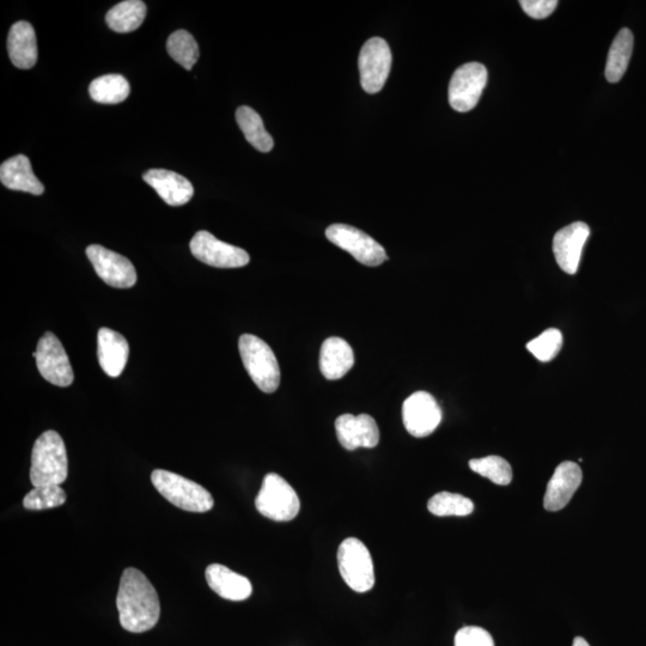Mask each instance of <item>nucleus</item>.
I'll return each mask as SVG.
<instances>
[{
  "label": "nucleus",
  "mask_w": 646,
  "mask_h": 646,
  "mask_svg": "<svg viewBox=\"0 0 646 646\" xmlns=\"http://www.w3.org/2000/svg\"><path fill=\"white\" fill-rule=\"evenodd\" d=\"M117 607L121 626L132 633L154 629L161 617L160 599L148 578L134 568L124 571L119 585Z\"/></svg>",
  "instance_id": "1"
},
{
  "label": "nucleus",
  "mask_w": 646,
  "mask_h": 646,
  "mask_svg": "<svg viewBox=\"0 0 646 646\" xmlns=\"http://www.w3.org/2000/svg\"><path fill=\"white\" fill-rule=\"evenodd\" d=\"M69 474L66 447L57 431L48 430L36 440L30 481L35 487L62 485Z\"/></svg>",
  "instance_id": "2"
},
{
  "label": "nucleus",
  "mask_w": 646,
  "mask_h": 646,
  "mask_svg": "<svg viewBox=\"0 0 646 646\" xmlns=\"http://www.w3.org/2000/svg\"><path fill=\"white\" fill-rule=\"evenodd\" d=\"M151 481L155 489L176 508L190 513H207L215 504L209 491L179 474L156 469L151 474Z\"/></svg>",
  "instance_id": "3"
},
{
  "label": "nucleus",
  "mask_w": 646,
  "mask_h": 646,
  "mask_svg": "<svg viewBox=\"0 0 646 646\" xmlns=\"http://www.w3.org/2000/svg\"><path fill=\"white\" fill-rule=\"evenodd\" d=\"M242 363L252 381L264 393H274L280 385V368L276 355L264 340L243 334L239 340Z\"/></svg>",
  "instance_id": "4"
},
{
  "label": "nucleus",
  "mask_w": 646,
  "mask_h": 646,
  "mask_svg": "<svg viewBox=\"0 0 646 646\" xmlns=\"http://www.w3.org/2000/svg\"><path fill=\"white\" fill-rule=\"evenodd\" d=\"M255 507L272 521L288 522L300 513L301 502L294 487L276 473L267 474L255 499Z\"/></svg>",
  "instance_id": "5"
},
{
  "label": "nucleus",
  "mask_w": 646,
  "mask_h": 646,
  "mask_svg": "<svg viewBox=\"0 0 646 646\" xmlns=\"http://www.w3.org/2000/svg\"><path fill=\"white\" fill-rule=\"evenodd\" d=\"M341 577L356 593H367L374 588L373 558L361 540L349 538L341 542L338 550Z\"/></svg>",
  "instance_id": "6"
},
{
  "label": "nucleus",
  "mask_w": 646,
  "mask_h": 646,
  "mask_svg": "<svg viewBox=\"0 0 646 646\" xmlns=\"http://www.w3.org/2000/svg\"><path fill=\"white\" fill-rule=\"evenodd\" d=\"M326 236L333 245L350 253L365 266H380L388 259L385 248L379 242L351 225L333 224L327 228Z\"/></svg>",
  "instance_id": "7"
},
{
  "label": "nucleus",
  "mask_w": 646,
  "mask_h": 646,
  "mask_svg": "<svg viewBox=\"0 0 646 646\" xmlns=\"http://www.w3.org/2000/svg\"><path fill=\"white\" fill-rule=\"evenodd\" d=\"M36 367L44 379L54 386L69 387L75 380L69 356L60 340L52 332H47L39 340L36 352Z\"/></svg>",
  "instance_id": "8"
},
{
  "label": "nucleus",
  "mask_w": 646,
  "mask_h": 646,
  "mask_svg": "<svg viewBox=\"0 0 646 646\" xmlns=\"http://www.w3.org/2000/svg\"><path fill=\"white\" fill-rule=\"evenodd\" d=\"M487 84L483 64L468 63L454 72L449 84V103L456 112L466 113L478 105Z\"/></svg>",
  "instance_id": "9"
},
{
  "label": "nucleus",
  "mask_w": 646,
  "mask_h": 646,
  "mask_svg": "<svg viewBox=\"0 0 646 646\" xmlns=\"http://www.w3.org/2000/svg\"><path fill=\"white\" fill-rule=\"evenodd\" d=\"M362 87L368 94L379 93L385 87L392 67V52L387 42L373 38L365 42L358 59Z\"/></svg>",
  "instance_id": "10"
},
{
  "label": "nucleus",
  "mask_w": 646,
  "mask_h": 646,
  "mask_svg": "<svg viewBox=\"0 0 646 646\" xmlns=\"http://www.w3.org/2000/svg\"><path fill=\"white\" fill-rule=\"evenodd\" d=\"M87 257L97 276L113 288L130 289L137 283V271L132 262L100 245L87 248Z\"/></svg>",
  "instance_id": "11"
},
{
  "label": "nucleus",
  "mask_w": 646,
  "mask_h": 646,
  "mask_svg": "<svg viewBox=\"0 0 646 646\" xmlns=\"http://www.w3.org/2000/svg\"><path fill=\"white\" fill-rule=\"evenodd\" d=\"M194 258L217 268H239L249 264V254L242 248L216 239L209 231H198L190 243Z\"/></svg>",
  "instance_id": "12"
},
{
  "label": "nucleus",
  "mask_w": 646,
  "mask_h": 646,
  "mask_svg": "<svg viewBox=\"0 0 646 646\" xmlns=\"http://www.w3.org/2000/svg\"><path fill=\"white\" fill-rule=\"evenodd\" d=\"M402 420L408 434L413 437H428L442 422V410L428 392H417L408 396L402 406Z\"/></svg>",
  "instance_id": "13"
},
{
  "label": "nucleus",
  "mask_w": 646,
  "mask_h": 646,
  "mask_svg": "<svg viewBox=\"0 0 646 646\" xmlns=\"http://www.w3.org/2000/svg\"><path fill=\"white\" fill-rule=\"evenodd\" d=\"M338 441L346 450L375 448L380 442V429L369 414H343L335 420Z\"/></svg>",
  "instance_id": "14"
},
{
  "label": "nucleus",
  "mask_w": 646,
  "mask_h": 646,
  "mask_svg": "<svg viewBox=\"0 0 646 646\" xmlns=\"http://www.w3.org/2000/svg\"><path fill=\"white\" fill-rule=\"evenodd\" d=\"M588 224L576 222L559 230L553 239V253L562 270L576 274L582 258L585 242L589 239Z\"/></svg>",
  "instance_id": "15"
},
{
  "label": "nucleus",
  "mask_w": 646,
  "mask_h": 646,
  "mask_svg": "<svg viewBox=\"0 0 646 646\" xmlns=\"http://www.w3.org/2000/svg\"><path fill=\"white\" fill-rule=\"evenodd\" d=\"M583 473L575 462L560 463L552 475L544 498V507L548 511H559L566 507L581 486Z\"/></svg>",
  "instance_id": "16"
},
{
  "label": "nucleus",
  "mask_w": 646,
  "mask_h": 646,
  "mask_svg": "<svg viewBox=\"0 0 646 646\" xmlns=\"http://www.w3.org/2000/svg\"><path fill=\"white\" fill-rule=\"evenodd\" d=\"M97 356L102 370L117 379L129 361L130 345L123 334L103 327L97 334Z\"/></svg>",
  "instance_id": "17"
},
{
  "label": "nucleus",
  "mask_w": 646,
  "mask_h": 646,
  "mask_svg": "<svg viewBox=\"0 0 646 646\" xmlns=\"http://www.w3.org/2000/svg\"><path fill=\"white\" fill-rule=\"evenodd\" d=\"M143 179L169 206H182L193 197L194 188L184 176L166 169H151Z\"/></svg>",
  "instance_id": "18"
},
{
  "label": "nucleus",
  "mask_w": 646,
  "mask_h": 646,
  "mask_svg": "<svg viewBox=\"0 0 646 646\" xmlns=\"http://www.w3.org/2000/svg\"><path fill=\"white\" fill-rule=\"evenodd\" d=\"M205 577L209 587L225 600L245 601L253 593L251 581L245 576L236 574L227 566L211 564L207 566Z\"/></svg>",
  "instance_id": "19"
},
{
  "label": "nucleus",
  "mask_w": 646,
  "mask_h": 646,
  "mask_svg": "<svg viewBox=\"0 0 646 646\" xmlns=\"http://www.w3.org/2000/svg\"><path fill=\"white\" fill-rule=\"evenodd\" d=\"M355 364L352 347L344 339L332 337L323 341L320 369L327 380L343 379Z\"/></svg>",
  "instance_id": "20"
},
{
  "label": "nucleus",
  "mask_w": 646,
  "mask_h": 646,
  "mask_svg": "<svg viewBox=\"0 0 646 646\" xmlns=\"http://www.w3.org/2000/svg\"><path fill=\"white\" fill-rule=\"evenodd\" d=\"M0 181L12 191H22L34 195L45 193V186L36 178L32 163L24 155L9 158L0 167Z\"/></svg>",
  "instance_id": "21"
},
{
  "label": "nucleus",
  "mask_w": 646,
  "mask_h": 646,
  "mask_svg": "<svg viewBox=\"0 0 646 646\" xmlns=\"http://www.w3.org/2000/svg\"><path fill=\"white\" fill-rule=\"evenodd\" d=\"M11 63L18 69L29 70L38 62V44L32 24L17 22L11 27L8 38Z\"/></svg>",
  "instance_id": "22"
},
{
  "label": "nucleus",
  "mask_w": 646,
  "mask_h": 646,
  "mask_svg": "<svg viewBox=\"0 0 646 646\" xmlns=\"http://www.w3.org/2000/svg\"><path fill=\"white\" fill-rule=\"evenodd\" d=\"M146 11L148 9L142 0H126L107 12L106 22L115 33H132L142 26Z\"/></svg>",
  "instance_id": "23"
},
{
  "label": "nucleus",
  "mask_w": 646,
  "mask_h": 646,
  "mask_svg": "<svg viewBox=\"0 0 646 646\" xmlns=\"http://www.w3.org/2000/svg\"><path fill=\"white\" fill-rule=\"evenodd\" d=\"M633 34L630 29H621L609 50L606 64L608 82L618 83L624 77L633 52Z\"/></svg>",
  "instance_id": "24"
},
{
  "label": "nucleus",
  "mask_w": 646,
  "mask_h": 646,
  "mask_svg": "<svg viewBox=\"0 0 646 646\" xmlns=\"http://www.w3.org/2000/svg\"><path fill=\"white\" fill-rule=\"evenodd\" d=\"M91 99L103 105H117L131 94L130 83L121 75H106L94 79L89 87Z\"/></svg>",
  "instance_id": "25"
},
{
  "label": "nucleus",
  "mask_w": 646,
  "mask_h": 646,
  "mask_svg": "<svg viewBox=\"0 0 646 646\" xmlns=\"http://www.w3.org/2000/svg\"><path fill=\"white\" fill-rule=\"evenodd\" d=\"M236 120L246 139L255 149L261 152H270L273 149V138L266 131L260 115L254 109L247 106L240 107L236 112Z\"/></svg>",
  "instance_id": "26"
},
{
  "label": "nucleus",
  "mask_w": 646,
  "mask_h": 646,
  "mask_svg": "<svg viewBox=\"0 0 646 646\" xmlns=\"http://www.w3.org/2000/svg\"><path fill=\"white\" fill-rule=\"evenodd\" d=\"M167 50L169 56L176 63L185 67L187 71L192 70V67L198 62L199 46L193 36L186 30H178V32L169 36Z\"/></svg>",
  "instance_id": "27"
},
{
  "label": "nucleus",
  "mask_w": 646,
  "mask_h": 646,
  "mask_svg": "<svg viewBox=\"0 0 646 646\" xmlns=\"http://www.w3.org/2000/svg\"><path fill=\"white\" fill-rule=\"evenodd\" d=\"M431 514L440 517L468 516L474 511L471 499L457 495V493L440 492L432 497L428 503Z\"/></svg>",
  "instance_id": "28"
},
{
  "label": "nucleus",
  "mask_w": 646,
  "mask_h": 646,
  "mask_svg": "<svg viewBox=\"0 0 646 646\" xmlns=\"http://www.w3.org/2000/svg\"><path fill=\"white\" fill-rule=\"evenodd\" d=\"M472 471L487 478L497 485L507 486L513 480V469L510 463L501 456H486L483 459L469 461Z\"/></svg>",
  "instance_id": "29"
},
{
  "label": "nucleus",
  "mask_w": 646,
  "mask_h": 646,
  "mask_svg": "<svg viewBox=\"0 0 646 646\" xmlns=\"http://www.w3.org/2000/svg\"><path fill=\"white\" fill-rule=\"evenodd\" d=\"M66 502V492L59 485L34 487L23 499L28 510H46L62 507Z\"/></svg>",
  "instance_id": "30"
},
{
  "label": "nucleus",
  "mask_w": 646,
  "mask_h": 646,
  "mask_svg": "<svg viewBox=\"0 0 646 646\" xmlns=\"http://www.w3.org/2000/svg\"><path fill=\"white\" fill-rule=\"evenodd\" d=\"M563 346V334L559 329H547L538 338L530 340L527 349L540 362H550L556 358Z\"/></svg>",
  "instance_id": "31"
},
{
  "label": "nucleus",
  "mask_w": 646,
  "mask_h": 646,
  "mask_svg": "<svg viewBox=\"0 0 646 646\" xmlns=\"http://www.w3.org/2000/svg\"><path fill=\"white\" fill-rule=\"evenodd\" d=\"M455 646H496L490 632L478 626H466L457 631Z\"/></svg>",
  "instance_id": "32"
},
{
  "label": "nucleus",
  "mask_w": 646,
  "mask_h": 646,
  "mask_svg": "<svg viewBox=\"0 0 646 646\" xmlns=\"http://www.w3.org/2000/svg\"><path fill=\"white\" fill-rule=\"evenodd\" d=\"M520 4L529 17L544 20L557 9L558 2L557 0H522Z\"/></svg>",
  "instance_id": "33"
},
{
  "label": "nucleus",
  "mask_w": 646,
  "mask_h": 646,
  "mask_svg": "<svg viewBox=\"0 0 646 646\" xmlns=\"http://www.w3.org/2000/svg\"><path fill=\"white\" fill-rule=\"evenodd\" d=\"M572 646H590L587 641L582 637H576Z\"/></svg>",
  "instance_id": "34"
}]
</instances>
